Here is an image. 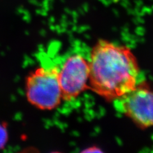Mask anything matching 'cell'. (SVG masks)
Listing matches in <instances>:
<instances>
[{
  "instance_id": "obj_2",
  "label": "cell",
  "mask_w": 153,
  "mask_h": 153,
  "mask_svg": "<svg viewBox=\"0 0 153 153\" xmlns=\"http://www.w3.org/2000/svg\"><path fill=\"white\" fill-rule=\"evenodd\" d=\"M57 67H38L31 71L25 81V94L32 106L51 111L59 106L62 100Z\"/></svg>"
},
{
  "instance_id": "obj_6",
  "label": "cell",
  "mask_w": 153,
  "mask_h": 153,
  "mask_svg": "<svg viewBox=\"0 0 153 153\" xmlns=\"http://www.w3.org/2000/svg\"><path fill=\"white\" fill-rule=\"evenodd\" d=\"M102 149L100 147L97 146H93L85 149L82 151V152H102Z\"/></svg>"
},
{
  "instance_id": "obj_1",
  "label": "cell",
  "mask_w": 153,
  "mask_h": 153,
  "mask_svg": "<svg viewBox=\"0 0 153 153\" xmlns=\"http://www.w3.org/2000/svg\"><path fill=\"white\" fill-rule=\"evenodd\" d=\"M89 62V86L108 101H115L136 87L140 68L130 48L100 40Z\"/></svg>"
},
{
  "instance_id": "obj_3",
  "label": "cell",
  "mask_w": 153,
  "mask_h": 153,
  "mask_svg": "<svg viewBox=\"0 0 153 153\" xmlns=\"http://www.w3.org/2000/svg\"><path fill=\"white\" fill-rule=\"evenodd\" d=\"M117 107L140 128L153 126V90L145 83L115 100Z\"/></svg>"
},
{
  "instance_id": "obj_5",
  "label": "cell",
  "mask_w": 153,
  "mask_h": 153,
  "mask_svg": "<svg viewBox=\"0 0 153 153\" xmlns=\"http://www.w3.org/2000/svg\"><path fill=\"white\" fill-rule=\"evenodd\" d=\"M8 140L7 128L4 123L0 122V150L4 149Z\"/></svg>"
},
{
  "instance_id": "obj_4",
  "label": "cell",
  "mask_w": 153,
  "mask_h": 153,
  "mask_svg": "<svg viewBox=\"0 0 153 153\" xmlns=\"http://www.w3.org/2000/svg\"><path fill=\"white\" fill-rule=\"evenodd\" d=\"M89 62L79 54L70 56L58 71L62 100L70 101L89 88Z\"/></svg>"
}]
</instances>
